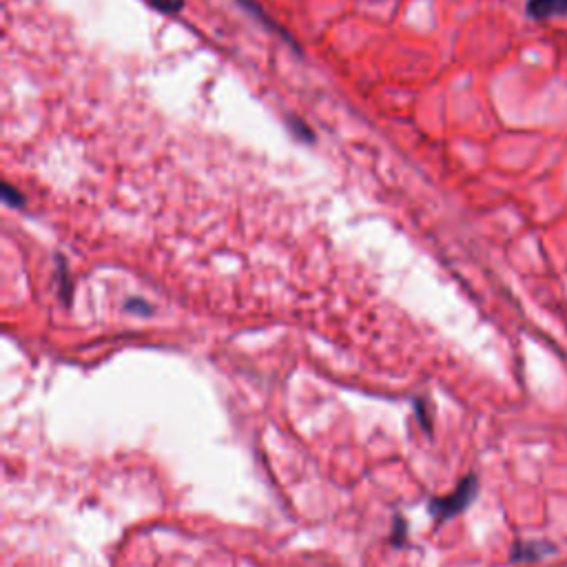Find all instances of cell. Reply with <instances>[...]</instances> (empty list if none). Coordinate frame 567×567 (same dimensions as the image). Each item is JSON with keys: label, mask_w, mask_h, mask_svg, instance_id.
<instances>
[{"label": "cell", "mask_w": 567, "mask_h": 567, "mask_svg": "<svg viewBox=\"0 0 567 567\" xmlns=\"http://www.w3.org/2000/svg\"><path fill=\"white\" fill-rule=\"evenodd\" d=\"M525 9L534 20H551L567 16V0H527Z\"/></svg>", "instance_id": "3957f363"}, {"label": "cell", "mask_w": 567, "mask_h": 567, "mask_svg": "<svg viewBox=\"0 0 567 567\" xmlns=\"http://www.w3.org/2000/svg\"><path fill=\"white\" fill-rule=\"evenodd\" d=\"M476 494H478V478L474 474H467L447 496L432 498L427 503V509H430L432 518L441 523V520L454 518L461 512H465L474 503Z\"/></svg>", "instance_id": "6da1fadb"}, {"label": "cell", "mask_w": 567, "mask_h": 567, "mask_svg": "<svg viewBox=\"0 0 567 567\" xmlns=\"http://www.w3.org/2000/svg\"><path fill=\"white\" fill-rule=\"evenodd\" d=\"M403 532H405L403 518H401V516H394V538H392L394 545H401V543H403Z\"/></svg>", "instance_id": "5b68a950"}, {"label": "cell", "mask_w": 567, "mask_h": 567, "mask_svg": "<svg viewBox=\"0 0 567 567\" xmlns=\"http://www.w3.org/2000/svg\"><path fill=\"white\" fill-rule=\"evenodd\" d=\"M153 9L164 13H177L184 7V0H146Z\"/></svg>", "instance_id": "277c9868"}, {"label": "cell", "mask_w": 567, "mask_h": 567, "mask_svg": "<svg viewBox=\"0 0 567 567\" xmlns=\"http://www.w3.org/2000/svg\"><path fill=\"white\" fill-rule=\"evenodd\" d=\"M4 199H7V202H11V206H20V202H22V197H20V195H16V193L11 190V186H9V184H4Z\"/></svg>", "instance_id": "8992f818"}, {"label": "cell", "mask_w": 567, "mask_h": 567, "mask_svg": "<svg viewBox=\"0 0 567 567\" xmlns=\"http://www.w3.org/2000/svg\"><path fill=\"white\" fill-rule=\"evenodd\" d=\"M558 549L549 540H516L512 547V563H538L554 556Z\"/></svg>", "instance_id": "7a4b0ae2"}]
</instances>
